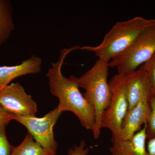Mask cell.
Returning a JSON list of instances; mask_svg holds the SVG:
<instances>
[{"mask_svg":"<svg viewBox=\"0 0 155 155\" xmlns=\"http://www.w3.org/2000/svg\"><path fill=\"white\" fill-rule=\"evenodd\" d=\"M15 29L10 1L0 0V48Z\"/></svg>","mask_w":155,"mask_h":155,"instance_id":"cell-12","label":"cell"},{"mask_svg":"<svg viewBox=\"0 0 155 155\" xmlns=\"http://www.w3.org/2000/svg\"><path fill=\"white\" fill-rule=\"evenodd\" d=\"M56 153L42 147L34 140L29 133L26 134L22 142L14 147L11 155H55Z\"/></svg>","mask_w":155,"mask_h":155,"instance_id":"cell-13","label":"cell"},{"mask_svg":"<svg viewBox=\"0 0 155 155\" xmlns=\"http://www.w3.org/2000/svg\"><path fill=\"white\" fill-rule=\"evenodd\" d=\"M0 106L13 116L35 115L36 103L19 83H12L0 91Z\"/></svg>","mask_w":155,"mask_h":155,"instance_id":"cell-7","label":"cell"},{"mask_svg":"<svg viewBox=\"0 0 155 155\" xmlns=\"http://www.w3.org/2000/svg\"><path fill=\"white\" fill-rule=\"evenodd\" d=\"M42 65L41 58L32 55L19 65L0 66V91L17 78L39 73Z\"/></svg>","mask_w":155,"mask_h":155,"instance_id":"cell-9","label":"cell"},{"mask_svg":"<svg viewBox=\"0 0 155 155\" xmlns=\"http://www.w3.org/2000/svg\"><path fill=\"white\" fill-rule=\"evenodd\" d=\"M89 148L86 147V143L84 140H81L79 145H75L68 150V155H87Z\"/></svg>","mask_w":155,"mask_h":155,"instance_id":"cell-17","label":"cell"},{"mask_svg":"<svg viewBox=\"0 0 155 155\" xmlns=\"http://www.w3.org/2000/svg\"><path fill=\"white\" fill-rule=\"evenodd\" d=\"M126 94L128 110L134 107L140 101L150 99L151 97L149 84L142 65L129 75Z\"/></svg>","mask_w":155,"mask_h":155,"instance_id":"cell-10","label":"cell"},{"mask_svg":"<svg viewBox=\"0 0 155 155\" xmlns=\"http://www.w3.org/2000/svg\"><path fill=\"white\" fill-rule=\"evenodd\" d=\"M147 148L149 155H155V138L148 140Z\"/></svg>","mask_w":155,"mask_h":155,"instance_id":"cell-19","label":"cell"},{"mask_svg":"<svg viewBox=\"0 0 155 155\" xmlns=\"http://www.w3.org/2000/svg\"><path fill=\"white\" fill-rule=\"evenodd\" d=\"M61 114L57 107L41 118L35 115L13 116V120L25 126L42 147L56 153L58 144L54 137L53 127Z\"/></svg>","mask_w":155,"mask_h":155,"instance_id":"cell-6","label":"cell"},{"mask_svg":"<svg viewBox=\"0 0 155 155\" xmlns=\"http://www.w3.org/2000/svg\"><path fill=\"white\" fill-rule=\"evenodd\" d=\"M146 124L131 138L126 140L112 139L110 152L113 155H149L146 147Z\"/></svg>","mask_w":155,"mask_h":155,"instance_id":"cell-11","label":"cell"},{"mask_svg":"<svg viewBox=\"0 0 155 155\" xmlns=\"http://www.w3.org/2000/svg\"><path fill=\"white\" fill-rule=\"evenodd\" d=\"M149 100H142L134 107L127 111L119 133L112 135V139L119 140L129 139L141 130L142 125L147 123Z\"/></svg>","mask_w":155,"mask_h":155,"instance_id":"cell-8","label":"cell"},{"mask_svg":"<svg viewBox=\"0 0 155 155\" xmlns=\"http://www.w3.org/2000/svg\"><path fill=\"white\" fill-rule=\"evenodd\" d=\"M129 75L117 74L109 82L111 90L110 100L103 114L101 127L111 130L113 135L119 133L128 110L126 88Z\"/></svg>","mask_w":155,"mask_h":155,"instance_id":"cell-5","label":"cell"},{"mask_svg":"<svg viewBox=\"0 0 155 155\" xmlns=\"http://www.w3.org/2000/svg\"><path fill=\"white\" fill-rule=\"evenodd\" d=\"M155 53V23L144 31L127 49L113 58L109 66L119 75L133 73Z\"/></svg>","mask_w":155,"mask_h":155,"instance_id":"cell-4","label":"cell"},{"mask_svg":"<svg viewBox=\"0 0 155 155\" xmlns=\"http://www.w3.org/2000/svg\"><path fill=\"white\" fill-rule=\"evenodd\" d=\"M142 66L149 84L151 96L155 95V53Z\"/></svg>","mask_w":155,"mask_h":155,"instance_id":"cell-15","label":"cell"},{"mask_svg":"<svg viewBox=\"0 0 155 155\" xmlns=\"http://www.w3.org/2000/svg\"><path fill=\"white\" fill-rule=\"evenodd\" d=\"M155 23V19H147L141 17L116 22L98 45L85 46L79 49L94 53L98 59L110 62L127 49L140 35Z\"/></svg>","mask_w":155,"mask_h":155,"instance_id":"cell-2","label":"cell"},{"mask_svg":"<svg viewBox=\"0 0 155 155\" xmlns=\"http://www.w3.org/2000/svg\"><path fill=\"white\" fill-rule=\"evenodd\" d=\"M109 62L98 59L91 69L77 78L78 86L85 91L84 96L94 110L95 123L92 132L96 139L101 134L103 114L110 100L107 80Z\"/></svg>","mask_w":155,"mask_h":155,"instance_id":"cell-3","label":"cell"},{"mask_svg":"<svg viewBox=\"0 0 155 155\" xmlns=\"http://www.w3.org/2000/svg\"><path fill=\"white\" fill-rule=\"evenodd\" d=\"M5 128L3 127L0 128V155H11L14 147L8 141Z\"/></svg>","mask_w":155,"mask_h":155,"instance_id":"cell-16","label":"cell"},{"mask_svg":"<svg viewBox=\"0 0 155 155\" xmlns=\"http://www.w3.org/2000/svg\"><path fill=\"white\" fill-rule=\"evenodd\" d=\"M147 139L155 138V95L150 97L146 123Z\"/></svg>","mask_w":155,"mask_h":155,"instance_id":"cell-14","label":"cell"},{"mask_svg":"<svg viewBox=\"0 0 155 155\" xmlns=\"http://www.w3.org/2000/svg\"><path fill=\"white\" fill-rule=\"evenodd\" d=\"M80 46H74L61 51L58 61L51 64L46 75L49 81L50 92L59 100L58 108L61 113L71 111L77 116L85 129L92 131L95 123V114L93 108L79 90L78 78L72 75L69 78L62 74V68L68 54Z\"/></svg>","mask_w":155,"mask_h":155,"instance_id":"cell-1","label":"cell"},{"mask_svg":"<svg viewBox=\"0 0 155 155\" xmlns=\"http://www.w3.org/2000/svg\"><path fill=\"white\" fill-rule=\"evenodd\" d=\"M13 116L0 106V128L6 127L11 120H13Z\"/></svg>","mask_w":155,"mask_h":155,"instance_id":"cell-18","label":"cell"}]
</instances>
